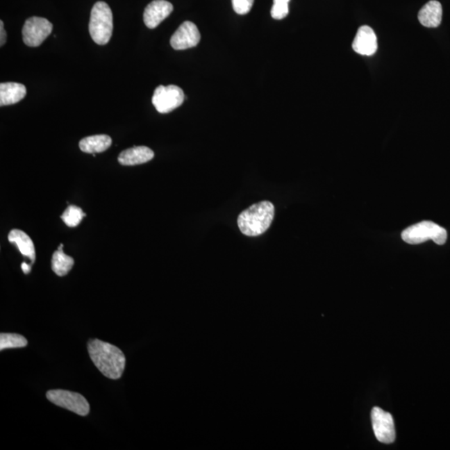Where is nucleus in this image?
I'll return each mask as SVG.
<instances>
[{"label":"nucleus","mask_w":450,"mask_h":450,"mask_svg":"<svg viewBox=\"0 0 450 450\" xmlns=\"http://www.w3.org/2000/svg\"><path fill=\"white\" fill-rule=\"evenodd\" d=\"M53 29L48 19L40 17H31L25 21L23 27V41L29 47H38L47 39Z\"/></svg>","instance_id":"obj_7"},{"label":"nucleus","mask_w":450,"mask_h":450,"mask_svg":"<svg viewBox=\"0 0 450 450\" xmlns=\"http://www.w3.org/2000/svg\"><path fill=\"white\" fill-rule=\"evenodd\" d=\"M8 241L16 244L21 253L28 257L32 261V264L35 261V245L26 233L19 231V229H12L8 233Z\"/></svg>","instance_id":"obj_15"},{"label":"nucleus","mask_w":450,"mask_h":450,"mask_svg":"<svg viewBox=\"0 0 450 450\" xmlns=\"http://www.w3.org/2000/svg\"><path fill=\"white\" fill-rule=\"evenodd\" d=\"M154 153L146 146H135L131 149L124 150L118 158L120 165L124 166H133L145 164L153 160Z\"/></svg>","instance_id":"obj_12"},{"label":"nucleus","mask_w":450,"mask_h":450,"mask_svg":"<svg viewBox=\"0 0 450 450\" xmlns=\"http://www.w3.org/2000/svg\"><path fill=\"white\" fill-rule=\"evenodd\" d=\"M112 144V139L106 135H98L85 138L79 142V148L83 153H98L106 151Z\"/></svg>","instance_id":"obj_16"},{"label":"nucleus","mask_w":450,"mask_h":450,"mask_svg":"<svg viewBox=\"0 0 450 450\" xmlns=\"http://www.w3.org/2000/svg\"><path fill=\"white\" fill-rule=\"evenodd\" d=\"M28 340L18 333H1L0 335V349L24 348Z\"/></svg>","instance_id":"obj_18"},{"label":"nucleus","mask_w":450,"mask_h":450,"mask_svg":"<svg viewBox=\"0 0 450 450\" xmlns=\"http://www.w3.org/2000/svg\"><path fill=\"white\" fill-rule=\"evenodd\" d=\"M88 351L94 365L104 376L119 379L125 369V356L116 346L99 340H94L88 344Z\"/></svg>","instance_id":"obj_1"},{"label":"nucleus","mask_w":450,"mask_h":450,"mask_svg":"<svg viewBox=\"0 0 450 450\" xmlns=\"http://www.w3.org/2000/svg\"><path fill=\"white\" fill-rule=\"evenodd\" d=\"M86 215L83 212L81 208L75 206H69L66 208L64 214L62 215L61 219L67 226L77 227L81 224L83 217Z\"/></svg>","instance_id":"obj_19"},{"label":"nucleus","mask_w":450,"mask_h":450,"mask_svg":"<svg viewBox=\"0 0 450 450\" xmlns=\"http://www.w3.org/2000/svg\"><path fill=\"white\" fill-rule=\"evenodd\" d=\"M290 0H274L271 16L274 19H283L289 14V3Z\"/></svg>","instance_id":"obj_20"},{"label":"nucleus","mask_w":450,"mask_h":450,"mask_svg":"<svg viewBox=\"0 0 450 450\" xmlns=\"http://www.w3.org/2000/svg\"><path fill=\"white\" fill-rule=\"evenodd\" d=\"M172 3L166 0H153L145 8L144 22L149 28H156L173 12Z\"/></svg>","instance_id":"obj_10"},{"label":"nucleus","mask_w":450,"mask_h":450,"mask_svg":"<svg viewBox=\"0 0 450 450\" xmlns=\"http://www.w3.org/2000/svg\"><path fill=\"white\" fill-rule=\"evenodd\" d=\"M185 101V94L181 88L176 85L156 88L154 91L152 103L160 114H168L178 108Z\"/></svg>","instance_id":"obj_6"},{"label":"nucleus","mask_w":450,"mask_h":450,"mask_svg":"<svg viewBox=\"0 0 450 450\" xmlns=\"http://www.w3.org/2000/svg\"><path fill=\"white\" fill-rule=\"evenodd\" d=\"M112 28L111 8L106 2L96 3L92 8L89 24L92 40L99 45L107 44L111 39Z\"/></svg>","instance_id":"obj_3"},{"label":"nucleus","mask_w":450,"mask_h":450,"mask_svg":"<svg viewBox=\"0 0 450 450\" xmlns=\"http://www.w3.org/2000/svg\"><path fill=\"white\" fill-rule=\"evenodd\" d=\"M74 260L72 257L67 256L62 250L58 249L53 253L51 267L58 276H65L72 269Z\"/></svg>","instance_id":"obj_17"},{"label":"nucleus","mask_w":450,"mask_h":450,"mask_svg":"<svg viewBox=\"0 0 450 450\" xmlns=\"http://www.w3.org/2000/svg\"><path fill=\"white\" fill-rule=\"evenodd\" d=\"M21 269H22L23 272L25 274H28L31 273V265H28V264H26V262H22V265H21Z\"/></svg>","instance_id":"obj_23"},{"label":"nucleus","mask_w":450,"mask_h":450,"mask_svg":"<svg viewBox=\"0 0 450 450\" xmlns=\"http://www.w3.org/2000/svg\"><path fill=\"white\" fill-rule=\"evenodd\" d=\"M200 33L197 26L190 21L183 22L171 37L170 44L173 49L185 50L194 48L200 41Z\"/></svg>","instance_id":"obj_9"},{"label":"nucleus","mask_w":450,"mask_h":450,"mask_svg":"<svg viewBox=\"0 0 450 450\" xmlns=\"http://www.w3.org/2000/svg\"><path fill=\"white\" fill-rule=\"evenodd\" d=\"M26 94V88L22 83H2L0 85V106H11L19 103Z\"/></svg>","instance_id":"obj_14"},{"label":"nucleus","mask_w":450,"mask_h":450,"mask_svg":"<svg viewBox=\"0 0 450 450\" xmlns=\"http://www.w3.org/2000/svg\"><path fill=\"white\" fill-rule=\"evenodd\" d=\"M254 0H232L233 8L238 15H244L251 10Z\"/></svg>","instance_id":"obj_21"},{"label":"nucleus","mask_w":450,"mask_h":450,"mask_svg":"<svg viewBox=\"0 0 450 450\" xmlns=\"http://www.w3.org/2000/svg\"><path fill=\"white\" fill-rule=\"evenodd\" d=\"M62 248H64V244H61L60 246V247H58V249H60V250H62Z\"/></svg>","instance_id":"obj_24"},{"label":"nucleus","mask_w":450,"mask_h":450,"mask_svg":"<svg viewBox=\"0 0 450 450\" xmlns=\"http://www.w3.org/2000/svg\"><path fill=\"white\" fill-rule=\"evenodd\" d=\"M374 435L383 444H391L395 440V428L393 417L390 412L375 407L371 412Z\"/></svg>","instance_id":"obj_8"},{"label":"nucleus","mask_w":450,"mask_h":450,"mask_svg":"<svg viewBox=\"0 0 450 450\" xmlns=\"http://www.w3.org/2000/svg\"><path fill=\"white\" fill-rule=\"evenodd\" d=\"M401 237L406 243L410 244H419L433 240L437 244L443 245L447 240L448 233L440 225L431 221H423L404 229Z\"/></svg>","instance_id":"obj_4"},{"label":"nucleus","mask_w":450,"mask_h":450,"mask_svg":"<svg viewBox=\"0 0 450 450\" xmlns=\"http://www.w3.org/2000/svg\"><path fill=\"white\" fill-rule=\"evenodd\" d=\"M274 217V204L262 201L242 212L238 218V225L244 235L256 237L268 231Z\"/></svg>","instance_id":"obj_2"},{"label":"nucleus","mask_w":450,"mask_h":450,"mask_svg":"<svg viewBox=\"0 0 450 450\" xmlns=\"http://www.w3.org/2000/svg\"><path fill=\"white\" fill-rule=\"evenodd\" d=\"M442 15H443V10L441 3L436 0H431L421 8L418 19L419 23L424 27L437 28L441 24Z\"/></svg>","instance_id":"obj_13"},{"label":"nucleus","mask_w":450,"mask_h":450,"mask_svg":"<svg viewBox=\"0 0 450 450\" xmlns=\"http://www.w3.org/2000/svg\"><path fill=\"white\" fill-rule=\"evenodd\" d=\"M352 48L361 56H373L378 49L377 36L373 28L367 25L358 28L356 39L353 41Z\"/></svg>","instance_id":"obj_11"},{"label":"nucleus","mask_w":450,"mask_h":450,"mask_svg":"<svg viewBox=\"0 0 450 450\" xmlns=\"http://www.w3.org/2000/svg\"><path fill=\"white\" fill-rule=\"evenodd\" d=\"M0 33H1V40H0V45H1V47L3 45L6 44V40H7V35L6 31H4L3 28V21H0Z\"/></svg>","instance_id":"obj_22"},{"label":"nucleus","mask_w":450,"mask_h":450,"mask_svg":"<svg viewBox=\"0 0 450 450\" xmlns=\"http://www.w3.org/2000/svg\"><path fill=\"white\" fill-rule=\"evenodd\" d=\"M46 397L50 402L56 406L66 408L81 416H86L89 414L90 407L86 399L81 394L74 392L56 390L47 392Z\"/></svg>","instance_id":"obj_5"}]
</instances>
